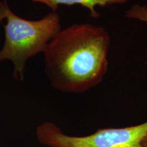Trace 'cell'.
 <instances>
[{"mask_svg":"<svg viewBox=\"0 0 147 147\" xmlns=\"http://www.w3.org/2000/svg\"><path fill=\"white\" fill-rule=\"evenodd\" d=\"M110 43L107 30L93 24L76 23L59 31L42 53L53 87L79 93L98 85L108 71Z\"/></svg>","mask_w":147,"mask_h":147,"instance_id":"6da1fadb","label":"cell"},{"mask_svg":"<svg viewBox=\"0 0 147 147\" xmlns=\"http://www.w3.org/2000/svg\"><path fill=\"white\" fill-rule=\"evenodd\" d=\"M4 41L0 50V63L10 61L14 78L23 80L28 61L45 51L49 42L61 29V18L51 12L37 21L20 17L7 7Z\"/></svg>","mask_w":147,"mask_h":147,"instance_id":"7a4b0ae2","label":"cell"},{"mask_svg":"<svg viewBox=\"0 0 147 147\" xmlns=\"http://www.w3.org/2000/svg\"><path fill=\"white\" fill-rule=\"evenodd\" d=\"M146 134L147 121L125 127L98 129L85 136L67 135L51 122L44 123L37 129L38 140L49 147H143Z\"/></svg>","mask_w":147,"mask_h":147,"instance_id":"3957f363","label":"cell"},{"mask_svg":"<svg viewBox=\"0 0 147 147\" xmlns=\"http://www.w3.org/2000/svg\"><path fill=\"white\" fill-rule=\"evenodd\" d=\"M34 3L45 5L52 10L57 12L59 5H79L89 10L90 16L93 18H97L100 14L96 10V7H106L113 5H121L126 3L129 0H31Z\"/></svg>","mask_w":147,"mask_h":147,"instance_id":"277c9868","label":"cell"},{"mask_svg":"<svg viewBox=\"0 0 147 147\" xmlns=\"http://www.w3.org/2000/svg\"><path fill=\"white\" fill-rule=\"evenodd\" d=\"M125 16L147 24V5L134 3L126 10Z\"/></svg>","mask_w":147,"mask_h":147,"instance_id":"5b68a950","label":"cell"},{"mask_svg":"<svg viewBox=\"0 0 147 147\" xmlns=\"http://www.w3.org/2000/svg\"><path fill=\"white\" fill-rule=\"evenodd\" d=\"M8 4L5 1H1L0 0V23H1L3 20H5V14H6V9Z\"/></svg>","mask_w":147,"mask_h":147,"instance_id":"8992f818","label":"cell"},{"mask_svg":"<svg viewBox=\"0 0 147 147\" xmlns=\"http://www.w3.org/2000/svg\"><path fill=\"white\" fill-rule=\"evenodd\" d=\"M142 145L143 147H147V134H146V135L145 136L144 139L142 140Z\"/></svg>","mask_w":147,"mask_h":147,"instance_id":"52a82bcc","label":"cell"}]
</instances>
